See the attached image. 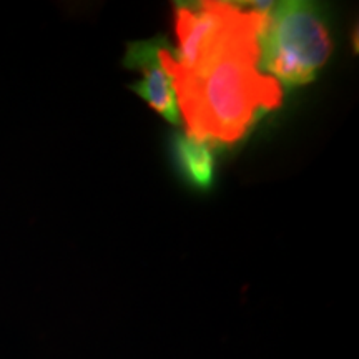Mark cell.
Masks as SVG:
<instances>
[{
	"mask_svg": "<svg viewBox=\"0 0 359 359\" xmlns=\"http://www.w3.org/2000/svg\"><path fill=\"white\" fill-rule=\"evenodd\" d=\"M275 4H241L222 39L191 69H182L160 40L158 57L173 82L187 135L231 145L281 105V85L259 69V39Z\"/></svg>",
	"mask_w": 359,
	"mask_h": 359,
	"instance_id": "6da1fadb",
	"label": "cell"
},
{
	"mask_svg": "<svg viewBox=\"0 0 359 359\" xmlns=\"http://www.w3.org/2000/svg\"><path fill=\"white\" fill-rule=\"evenodd\" d=\"M331 52L330 30L314 4L288 0L273 6L259 39V65L269 77L286 87L313 82Z\"/></svg>",
	"mask_w": 359,
	"mask_h": 359,
	"instance_id": "7a4b0ae2",
	"label": "cell"
},
{
	"mask_svg": "<svg viewBox=\"0 0 359 359\" xmlns=\"http://www.w3.org/2000/svg\"><path fill=\"white\" fill-rule=\"evenodd\" d=\"M160 40L132 43L125 57L128 69L142 70L143 79L132 85V90L140 95L156 114L172 125H180V109L175 95L173 82L168 72L161 65L158 57Z\"/></svg>",
	"mask_w": 359,
	"mask_h": 359,
	"instance_id": "3957f363",
	"label": "cell"
},
{
	"mask_svg": "<svg viewBox=\"0 0 359 359\" xmlns=\"http://www.w3.org/2000/svg\"><path fill=\"white\" fill-rule=\"evenodd\" d=\"M172 156L180 175L198 190H208L213 183L215 158L208 143L196 140L187 133H175Z\"/></svg>",
	"mask_w": 359,
	"mask_h": 359,
	"instance_id": "277c9868",
	"label": "cell"
}]
</instances>
